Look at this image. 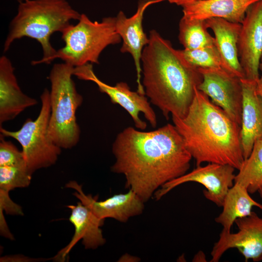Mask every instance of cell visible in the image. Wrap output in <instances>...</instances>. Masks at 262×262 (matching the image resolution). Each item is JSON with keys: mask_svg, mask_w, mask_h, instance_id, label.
<instances>
[{"mask_svg": "<svg viewBox=\"0 0 262 262\" xmlns=\"http://www.w3.org/2000/svg\"><path fill=\"white\" fill-rule=\"evenodd\" d=\"M207 28L214 34L216 46L219 52L224 69L240 78L245 74L240 63L238 43L241 23L229 21L221 18L206 20Z\"/></svg>", "mask_w": 262, "mask_h": 262, "instance_id": "cell-18", "label": "cell"}, {"mask_svg": "<svg viewBox=\"0 0 262 262\" xmlns=\"http://www.w3.org/2000/svg\"><path fill=\"white\" fill-rule=\"evenodd\" d=\"M41 107L37 117L27 118L20 129L8 131L0 127V135L13 138L22 147L27 168L32 175L57 162L62 148L50 138L48 127L50 115L49 91L45 88L40 96Z\"/></svg>", "mask_w": 262, "mask_h": 262, "instance_id": "cell-7", "label": "cell"}, {"mask_svg": "<svg viewBox=\"0 0 262 262\" xmlns=\"http://www.w3.org/2000/svg\"><path fill=\"white\" fill-rule=\"evenodd\" d=\"M74 69L66 63L55 64L48 77L51 85L48 133L56 145L65 149L76 146L81 135L76 114L83 98L78 92L72 78Z\"/></svg>", "mask_w": 262, "mask_h": 262, "instance_id": "cell-5", "label": "cell"}, {"mask_svg": "<svg viewBox=\"0 0 262 262\" xmlns=\"http://www.w3.org/2000/svg\"><path fill=\"white\" fill-rule=\"evenodd\" d=\"M62 38L65 46L57 50L54 58L61 59L74 67L87 63L98 64L102 51L121 40L116 29L115 17L92 21L84 14L76 25L71 24L65 29Z\"/></svg>", "mask_w": 262, "mask_h": 262, "instance_id": "cell-6", "label": "cell"}, {"mask_svg": "<svg viewBox=\"0 0 262 262\" xmlns=\"http://www.w3.org/2000/svg\"><path fill=\"white\" fill-rule=\"evenodd\" d=\"M112 172L123 174L125 187L145 203L165 183L185 174L192 158L174 124L155 130L125 128L112 145Z\"/></svg>", "mask_w": 262, "mask_h": 262, "instance_id": "cell-1", "label": "cell"}, {"mask_svg": "<svg viewBox=\"0 0 262 262\" xmlns=\"http://www.w3.org/2000/svg\"><path fill=\"white\" fill-rule=\"evenodd\" d=\"M202 80L197 89L239 125L241 122V79L222 68H198Z\"/></svg>", "mask_w": 262, "mask_h": 262, "instance_id": "cell-11", "label": "cell"}, {"mask_svg": "<svg viewBox=\"0 0 262 262\" xmlns=\"http://www.w3.org/2000/svg\"><path fill=\"white\" fill-rule=\"evenodd\" d=\"M261 65H262V57H261V63H260Z\"/></svg>", "mask_w": 262, "mask_h": 262, "instance_id": "cell-29", "label": "cell"}, {"mask_svg": "<svg viewBox=\"0 0 262 262\" xmlns=\"http://www.w3.org/2000/svg\"><path fill=\"white\" fill-rule=\"evenodd\" d=\"M249 194L245 186L238 183L234 182L229 189L224 200L223 210L215 218L223 229L231 231L235 220L250 215L253 207L262 210V204L254 200Z\"/></svg>", "mask_w": 262, "mask_h": 262, "instance_id": "cell-20", "label": "cell"}, {"mask_svg": "<svg viewBox=\"0 0 262 262\" xmlns=\"http://www.w3.org/2000/svg\"><path fill=\"white\" fill-rule=\"evenodd\" d=\"M37 100L21 90L11 61L6 56L0 58V127L12 120Z\"/></svg>", "mask_w": 262, "mask_h": 262, "instance_id": "cell-17", "label": "cell"}, {"mask_svg": "<svg viewBox=\"0 0 262 262\" xmlns=\"http://www.w3.org/2000/svg\"><path fill=\"white\" fill-rule=\"evenodd\" d=\"M73 75L81 80L96 83L99 91L108 95L113 103L119 105L129 113L137 129L144 130L147 127L146 122L139 117L141 113L153 127L156 126V114L145 94L131 91L124 82H118L115 86L105 83L96 75L91 63L75 67Z\"/></svg>", "mask_w": 262, "mask_h": 262, "instance_id": "cell-8", "label": "cell"}, {"mask_svg": "<svg viewBox=\"0 0 262 262\" xmlns=\"http://www.w3.org/2000/svg\"><path fill=\"white\" fill-rule=\"evenodd\" d=\"M67 207L71 210L69 220L74 226L75 231L70 242L54 257L59 261H64L80 240L85 249H96L106 242L100 229L104 220L98 218L81 201L76 205Z\"/></svg>", "mask_w": 262, "mask_h": 262, "instance_id": "cell-16", "label": "cell"}, {"mask_svg": "<svg viewBox=\"0 0 262 262\" xmlns=\"http://www.w3.org/2000/svg\"><path fill=\"white\" fill-rule=\"evenodd\" d=\"M168 1L170 3L175 4L178 6H182L183 5L195 1L201 0H163V1Z\"/></svg>", "mask_w": 262, "mask_h": 262, "instance_id": "cell-27", "label": "cell"}, {"mask_svg": "<svg viewBox=\"0 0 262 262\" xmlns=\"http://www.w3.org/2000/svg\"><path fill=\"white\" fill-rule=\"evenodd\" d=\"M81 16L66 0L21 1L10 23L3 51L6 52L16 39L31 38L40 44L43 52L42 58L33 61L32 64H49L57 52L50 42L51 35L57 32L62 33L71 20H78Z\"/></svg>", "mask_w": 262, "mask_h": 262, "instance_id": "cell-4", "label": "cell"}, {"mask_svg": "<svg viewBox=\"0 0 262 262\" xmlns=\"http://www.w3.org/2000/svg\"><path fill=\"white\" fill-rule=\"evenodd\" d=\"M260 70L261 72V74L260 76L259 80L257 82L256 89L258 94L262 100V65L261 64L260 65Z\"/></svg>", "mask_w": 262, "mask_h": 262, "instance_id": "cell-26", "label": "cell"}, {"mask_svg": "<svg viewBox=\"0 0 262 262\" xmlns=\"http://www.w3.org/2000/svg\"><path fill=\"white\" fill-rule=\"evenodd\" d=\"M207 29L206 20L182 17L179 23V41L184 49L215 47V38L208 33Z\"/></svg>", "mask_w": 262, "mask_h": 262, "instance_id": "cell-22", "label": "cell"}, {"mask_svg": "<svg viewBox=\"0 0 262 262\" xmlns=\"http://www.w3.org/2000/svg\"><path fill=\"white\" fill-rule=\"evenodd\" d=\"M66 187L75 190L73 195L101 219L112 218L125 222L130 217L142 213L144 209V202L131 189L126 193L115 195L103 201H97V198L91 195H86L82 186L76 181H69Z\"/></svg>", "mask_w": 262, "mask_h": 262, "instance_id": "cell-13", "label": "cell"}, {"mask_svg": "<svg viewBox=\"0 0 262 262\" xmlns=\"http://www.w3.org/2000/svg\"><path fill=\"white\" fill-rule=\"evenodd\" d=\"M32 176L26 164L0 166V196L9 195V192L16 188L28 186Z\"/></svg>", "mask_w": 262, "mask_h": 262, "instance_id": "cell-23", "label": "cell"}, {"mask_svg": "<svg viewBox=\"0 0 262 262\" xmlns=\"http://www.w3.org/2000/svg\"><path fill=\"white\" fill-rule=\"evenodd\" d=\"M234 223L238 231L231 233L222 230L212 248L211 262H218L231 248H237L245 262L262 261V218L252 212L248 216L237 219Z\"/></svg>", "mask_w": 262, "mask_h": 262, "instance_id": "cell-10", "label": "cell"}, {"mask_svg": "<svg viewBox=\"0 0 262 262\" xmlns=\"http://www.w3.org/2000/svg\"><path fill=\"white\" fill-rule=\"evenodd\" d=\"M0 166L26 164L22 150L12 142L5 140L3 136L0 135Z\"/></svg>", "mask_w": 262, "mask_h": 262, "instance_id": "cell-25", "label": "cell"}, {"mask_svg": "<svg viewBox=\"0 0 262 262\" xmlns=\"http://www.w3.org/2000/svg\"><path fill=\"white\" fill-rule=\"evenodd\" d=\"M238 55L245 79L257 82L262 56V0L251 5L241 23Z\"/></svg>", "mask_w": 262, "mask_h": 262, "instance_id": "cell-12", "label": "cell"}, {"mask_svg": "<svg viewBox=\"0 0 262 262\" xmlns=\"http://www.w3.org/2000/svg\"><path fill=\"white\" fill-rule=\"evenodd\" d=\"M184 58L197 68H222L219 52L216 46L195 49L180 50Z\"/></svg>", "mask_w": 262, "mask_h": 262, "instance_id": "cell-24", "label": "cell"}, {"mask_svg": "<svg viewBox=\"0 0 262 262\" xmlns=\"http://www.w3.org/2000/svg\"><path fill=\"white\" fill-rule=\"evenodd\" d=\"M161 1L163 0H139L137 11L132 16L127 17L123 12L120 11L115 17L116 29L123 40L120 51L131 55L137 73V91L143 94L145 93L140 82L141 61L143 50L149 42L143 28V16L149 6Z\"/></svg>", "mask_w": 262, "mask_h": 262, "instance_id": "cell-14", "label": "cell"}, {"mask_svg": "<svg viewBox=\"0 0 262 262\" xmlns=\"http://www.w3.org/2000/svg\"><path fill=\"white\" fill-rule=\"evenodd\" d=\"M172 118L196 166L206 162L240 168L245 160L240 125L197 88L185 115Z\"/></svg>", "mask_w": 262, "mask_h": 262, "instance_id": "cell-3", "label": "cell"}, {"mask_svg": "<svg viewBox=\"0 0 262 262\" xmlns=\"http://www.w3.org/2000/svg\"><path fill=\"white\" fill-rule=\"evenodd\" d=\"M235 169L229 164L216 163L197 166L191 172L165 183L153 196L156 200H159L177 186L194 182L205 188L203 193L206 198L217 206L222 207L227 193L234 183Z\"/></svg>", "mask_w": 262, "mask_h": 262, "instance_id": "cell-9", "label": "cell"}, {"mask_svg": "<svg viewBox=\"0 0 262 262\" xmlns=\"http://www.w3.org/2000/svg\"><path fill=\"white\" fill-rule=\"evenodd\" d=\"M258 192L259 194V195L261 198L262 199V186L260 188V189L258 190Z\"/></svg>", "mask_w": 262, "mask_h": 262, "instance_id": "cell-28", "label": "cell"}, {"mask_svg": "<svg viewBox=\"0 0 262 262\" xmlns=\"http://www.w3.org/2000/svg\"><path fill=\"white\" fill-rule=\"evenodd\" d=\"M149 39L141 57L145 95L167 119L169 114L182 118L202 76L198 68L188 63L180 50L156 30L150 32Z\"/></svg>", "mask_w": 262, "mask_h": 262, "instance_id": "cell-2", "label": "cell"}, {"mask_svg": "<svg viewBox=\"0 0 262 262\" xmlns=\"http://www.w3.org/2000/svg\"><path fill=\"white\" fill-rule=\"evenodd\" d=\"M238 171L234 182L245 186L250 194L258 192L262 186V140L255 142Z\"/></svg>", "mask_w": 262, "mask_h": 262, "instance_id": "cell-21", "label": "cell"}, {"mask_svg": "<svg viewBox=\"0 0 262 262\" xmlns=\"http://www.w3.org/2000/svg\"><path fill=\"white\" fill-rule=\"evenodd\" d=\"M260 0H201L183 5L182 17L206 20L221 18L241 23L249 7Z\"/></svg>", "mask_w": 262, "mask_h": 262, "instance_id": "cell-19", "label": "cell"}, {"mask_svg": "<svg viewBox=\"0 0 262 262\" xmlns=\"http://www.w3.org/2000/svg\"><path fill=\"white\" fill-rule=\"evenodd\" d=\"M242 107L240 139L244 159L257 140H262V100L257 92V82L241 79Z\"/></svg>", "mask_w": 262, "mask_h": 262, "instance_id": "cell-15", "label": "cell"}]
</instances>
